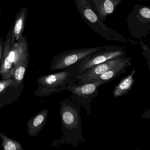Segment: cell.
Returning <instances> with one entry per match:
<instances>
[{
    "instance_id": "obj_1",
    "label": "cell",
    "mask_w": 150,
    "mask_h": 150,
    "mask_svg": "<svg viewBox=\"0 0 150 150\" xmlns=\"http://www.w3.org/2000/svg\"><path fill=\"white\" fill-rule=\"evenodd\" d=\"M59 113L61 117L62 136L55 140L51 146L68 144L76 147L86 141L82 133L81 116V105L70 97L60 102Z\"/></svg>"
},
{
    "instance_id": "obj_2",
    "label": "cell",
    "mask_w": 150,
    "mask_h": 150,
    "mask_svg": "<svg viewBox=\"0 0 150 150\" xmlns=\"http://www.w3.org/2000/svg\"><path fill=\"white\" fill-rule=\"evenodd\" d=\"M80 62L60 71L42 76L37 80L38 87L34 93L38 97H43L66 90L68 85L79 80Z\"/></svg>"
},
{
    "instance_id": "obj_3",
    "label": "cell",
    "mask_w": 150,
    "mask_h": 150,
    "mask_svg": "<svg viewBox=\"0 0 150 150\" xmlns=\"http://www.w3.org/2000/svg\"><path fill=\"white\" fill-rule=\"evenodd\" d=\"M74 2L82 19L92 30L103 39L124 43H135L108 27L94 11L88 0H74Z\"/></svg>"
},
{
    "instance_id": "obj_4",
    "label": "cell",
    "mask_w": 150,
    "mask_h": 150,
    "mask_svg": "<svg viewBox=\"0 0 150 150\" xmlns=\"http://www.w3.org/2000/svg\"><path fill=\"white\" fill-rule=\"evenodd\" d=\"M126 22L132 37L137 39L146 38L150 34V7L141 4L134 5Z\"/></svg>"
},
{
    "instance_id": "obj_5",
    "label": "cell",
    "mask_w": 150,
    "mask_h": 150,
    "mask_svg": "<svg viewBox=\"0 0 150 150\" xmlns=\"http://www.w3.org/2000/svg\"><path fill=\"white\" fill-rule=\"evenodd\" d=\"M104 84L106 83L101 81L81 84L74 83L68 85L66 90L71 92V98L83 107L88 116L91 113L92 100L99 93L98 88Z\"/></svg>"
},
{
    "instance_id": "obj_6",
    "label": "cell",
    "mask_w": 150,
    "mask_h": 150,
    "mask_svg": "<svg viewBox=\"0 0 150 150\" xmlns=\"http://www.w3.org/2000/svg\"><path fill=\"white\" fill-rule=\"evenodd\" d=\"M105 46L81 48L65 51L54 56L50 70H63L82 61L88 56L105 48Z\"/></svg>"
},
{
    "instance_id": "obj_7",
    "label": "cell",
    "mask_w": 150,
    "mask_h": 150,
    "mask_svg": "<svg viewBox=\"0 0 150 150\" xmlns=\"http://www.w3.org/2000/svg\"><path fill=\"white\" fill-rule=\"evenodd\" d=\"M126 52L119 46L105 45V48L85 58L80 62V73L82 74L90 67L116 57L125 56Z\"/></svg>"
},
{
    "instance_id": "obj_8",
    "label": "cell",
    "mask_w": 150,
    "mask_h": 150,
    "mask_svg": "<svg viewBox=\"0 0 150 150\" xmlns=\"http://www.w3.org/2000/svg\"><path fill=\"white\" fill-rule=\"evenodd\" d=\"M15 41L11 29L5 39L4 50L0 64V75L2 79L12 77L14 61L13 47Z\"/></svg>"
},
{
    "instance_id": "obj_9",
    "label": "cell",
    "mask_w": 150,
    "mask_h": 150,
    "mask_svg": "<svg viewBox=\"0 0 150 150\" xmlns=\"http://www.w3.org/2000/svg\"><path fill=\"white\" fill-rule=\"evenodd\" d=\"M126 57L121 56L107 60L101 64L94 66L88 69L85 72L78 76L79 80L82 83H87L88 81L102 75L124 60Z\"/></svg>"
},
{
    "instance_id": "obj_10",
    "label": "cell",
    "mask_w": 150,
    "mask_h": 150,
    "mask_svg": "<svg viewBox=\"0 0 150 150\" xmlns=\"http://www.w3.org/2000/svg\"><path fill=\"white\" fill-rule=\"evenodd\" d=\"M131 57H126L123 61L113 67L106 72L89 81L87 83L99 81H104L106 83L110 82L119 77L122 74L125 72L127 68L131 65Z\"/></svg>"
},
{
    "instance_id": "obj_11",
    "label": "cell",
    "mask_w": 150,
    "mask_h": 150,
    "mask_svg": "<svg viewBox=\"0 0 150 150\" xmlns=\"http://www.w3.org/2000/svg\"><path fill=\"white\" fill-rule=\"evenodd\" d=\"M49 110L45 108L31 117L27 122L28 133L30 137L37 136L47 123Z\"/></svg>"
},
{
    "instance_id": "obj_12",
    "label": "cell",
    "mask_w": 150,
    "mask_h": 150,
    "mask_svg": "<svg viewBox=\"0 0 150 150\" xmlns=\"http://www.w3.org/2000/svg\"><path fill=\"white\" fill-rule=\"evenodd\" d=\"M98 16L105 22L108 16L112 14L116 10L117 6L123 0H92Z\"/></svg>"
},
{
    "instance_id": "obj_13",
    "label": "cell",
    "mask_w": 150,
    "mask_h": 150,
    "mask_svg": "<svg viewBox=\"0 0 150 150\" xmlns=\"http://www.w3.org/2000/svg\"><path fill=\"white\" fill-rule=\"evenodd\" d=\"M28 8L26 7L21 8L16 14L14 23L11 28L12 34L16 41H18L23 36L28 17Z\"/></svg>"
},
{
    "instance_id": "obj_14",
    "label": "cell",
    "mask_w": 150,
    "mask_h": 150,
    "mask_svg": "<svg viewBox=\"0 0 150 150\" xmlns=\"http://www.w3.org/2000/svg\"><path fill=\"white\" fill-rule=\"evenodd\" d=\"M136 71L133 70L129 75L121 79L120 82L116 86L113 92L114 97H119L128 93L132 88L134 83L133 76Z\"/></svg>"
},
{
    "instance_id": "obj_15",
    "label": "cell",
    "mask_w": 150,
    "mask_h": 150,
    "mask_svg": "<svg viewBox=\"0 0 150 150\" xmlns=\"http://www.w3.org/2000/svg\"><path fill=\"white\" fill-rule=\"evenodd\" d=\"M29 63H21L16 66L13 70L12 78L14 83L13 87L17 88L23 82Z\"/></svg>"
},
{
    "instance_id": "obj_16",
    "label": "cell",
    "mask_w": 150,
    "mask_h": 150,
    "mask_svg": "<svg viewBox=\"0 0 150 150\" xmlns=\"http://www.w3.org/2000/svg\"><path fill=\"white\" fill-rule=\"evenodd\" d=\"M1 146L4 150H24L21 144L13 139L8 137L0 131Z\"/></svg>"
},
{
    "instance_id": "obj_17",
    "label": "cell",
    "mask_w": 150,
    "mask_h": 150,
    "mask_svg": "<svg viewBox=\"0 0 150 150\" xmlns=\"http://www.w3.org/2000/svg\"><path fill=\"white\" fill-rule=\"evenodd\" d=\"M14 81L13 78L8 79H2L0 81V96L4 94L8 88L13 87Z\"/></svg>"
},
{
    "instance_id": "obj_18",
    "label": "cell",
    "mask_w": 150,
    "mask_h": 150,
    "mask_svg": "<svg viewBox=\"0 0 150 150\" xmlns=\"http://www.w3.org/2000/svg\"><path fill=\"white\" fill-rule=\"evenodd\" d=\"M139 43L141 45L142 49V53L144 57L145 58L147 59L148 66L150 70V49L149 46L143 42L142 38H139Z\"/></svg>"
},
{
    "instance_id": "obj_19",
    "label": "cell",
    "mask_w": 150,
    "mask_h": 150,
    "mask_svg": "<svg viewBox=\"0 0 150 150\" xmlns=\"http://www.w3.org/2000/svg\"><path fill=\"white\" fill-rule=\"evenodd\" d=\"M4 44H5V39L2 37H0V64H1V58H2V54H3Z\"/></svg>"
},
{
    "instance_id": "obj_20",
    "label": "cell",
    "mask_w": 150,
    "mask_h": 150,
    "mask_svg": "<svg viewBox=\"0 0 150 150\" xmlns=\"http://www.w3.org/2000/svg\"><path fill=\"white\" fill-rule=\"evenodd\" d=\"M3 106V104H2V103H0V108H2V107Z\"/></svg>"
},
{
    "instance_id": "obj_21",
    "label": "cell",
    "mask_w": 150,
    "mask_h": 150,
    "mask_svg": "<svg viewBox=\"0 0 150 150\" xmlns=\"http://www.w3.org/2000/svg\"><path fill=\"white\" fill-rule=\"evenodd\" d=\"M1 2H0V7H1ZM1 13H0V15H1Z\"/></svg>"
}]
</instances>
